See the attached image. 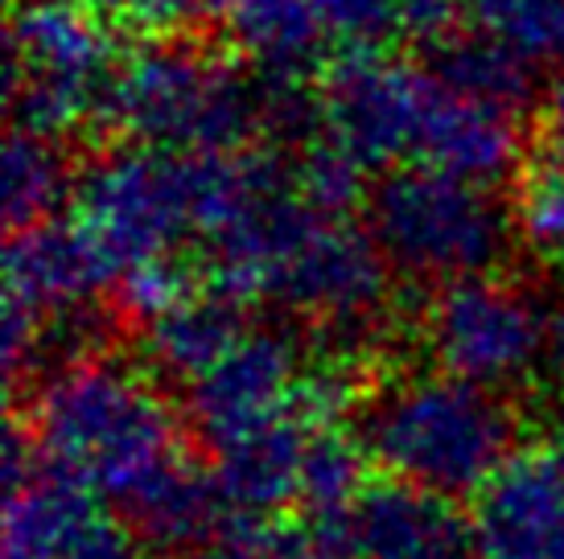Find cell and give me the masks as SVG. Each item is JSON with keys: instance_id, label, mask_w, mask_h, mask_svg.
I'll return each instance as SVG.
<instances>
[{"instance_id": "23", "label": "cell", "mask_w": 564, "mask_h": 559, "mask_svg": "<svg viewBox=\"0 0 564 559\" xmlns=\"http://www.w3.org/2000/svg\"><path fill=\"white\" fill-rule=\"evenodd\" d=\"M343 547L329 530H284V527H231L194 559H338Z\"/></svg>"}, {"instance_id": "25", "label": "cell", "mask_w": 564, "mask_h": 559, "mask_svg": "<svg viewBox=\"0 0 564 559\" xmlns=\"http://www.w3.org/2000/svg\"><path fill=\"white\" fill-rule=\"evenodd\" d=\"M329 42L346 50H383L395 33V0H322Z\"/></svg>"}, {"instance_id": "24", "label": "cell", "mask_w": 564, "mask_h": 559, "mask_svg": "<svg viewBox=\"0 0 564 559\" xmlns=\"http://www.w3.org/2000/svg\"><path fill=\"white\" fill-rule=\"evenodd\" d=\"M189 296V276L177 260H158V264H141L116 280V300L128 317H137L141 326L158 321L161 313L182 305Z\"/></svg>"}, {"instance_id": "30", "label": "cell", "mask_w": 564, "mask_h": 559, "mask_svg": "<svg viewBox=\"0 0 564 559\" xmlns=\"http://www.w3.org/2000/svg\"><path fill=\"white\" fill-rule=\"evenodd\" d=\"M552 424H556V461L564 465V395H561V404H556V416H552Z\"/></svg>"}, {"instance_id": "14", "label": "cell", "mask_w": 564, "mask_h": 559, "mask_svg": "<svg viewBox=\"0 0 564 559\" xmlns=\"http://www.w3.org/2000/svg\"><path fill=\"white\" fill-rule=\"evenodd\" d=\"M416 165L462 177L470 186L495 189L499 182L523 173V128H519V116L462 99V95H454L433 78Z\"/></svg>"}, {"instance_id": "9", "label": "cell", "mask_w": 564, "mask_h": 559, "mask_svg": "<svg viewBox=\"0 0 564 559\" xmlns=\"http://www.w3.org/2000/svg\"><path fill=\"white\" fill-rule=\"evenodd\" d=\"M433 75L388 50H346L317 78L322 136L362 169H400L421 149Z\"/></svg>"}, {"instance_id": "6", "label": "cell", "mask_w": 564, "mask_h": 559, "mask_svg": "<svg viewBox=\"0 0 564 559\" xmlns=\"http://www.w3.org/2000/svg\"><path fill=\"white\" fill-rule=\"evenodd\" d=\"M4 95L17 132L58 140L99 120L124 50L104 17L70 0H17L9 17Z\"/></svg>"}, {"instance_id": "31", "label": "cell", "mask_w": 564, "mask_h": 559, "mask_svg": "<svg viewBox=\"0 0 564 559\" xmlns=\"http://www.w3.org/2000/svg\"><path fill=\"white\" fill-rule=\"evenodd\" d=\"M189 9H194V17H198V13H219L223 0H189Z\"/></svg>"}, {"instance_id": "5", "label": "cell", "mask_w": 564, "mask_h": 559, "mask_svg": "<svg viewBox=\"0 0 564 559\" xmlns=\"http://www.w3.org/2000/svg\"><path fill=\"white\" fill-rule=\"evenodd\" d=\"M367 231L392 272L408 280L486 276L511 248V210L495 189L470 186L429 165H400L367 194Z\"/></svg>"}, {"instance_id": "15", "label": "cell", "mask_w": 564, "mask_h": 559, "mask_svg": "<svg viewBox=\"0 0 564 559\" xmlns=\"http://www.w3.org/2000/svg\"><path fill=\"white\" fill-rule=\"evenodd\" d=\"M227 33L268 78H305L329 42L322 0H223Z\"/></svg>"}, {"instance_id": "22", "label": "cell", "mask_w": 564, "mask_h": 559, "mask_svg": "<svg viewBox=\"0 0 564 559\" xmlns=\"http://www.w3.org/2000/svg\"><path fill=\"white\" fill-rule=\"evenodd\" d=\"M293 186L317 215L326 218H346L350 206L367 202V194H371L367 189V169L359 161H350L338 144H329L326 136H317L314 144H305L297 153Z\"/></svg>"}, {"instance_id": "11", "label": "cell", "mask_w": 564, "mask_h": 559, "mask_svg": "<svg viewBox=\"0 0 564 559\" xmlns=\"http://www.w3.org/2000/svg\"><path fill=\"white\" fill-rule=\"evenodd\" d=\"M4 535L0 559H141L124 523L91 494L37 465L30 440L9 436L4 461Z\"/></svg>"}, {"instance_id": "12", "label": "cell", "mask_w": 564, "mask_h": 559, "mask_svg": "<svg viewBox=\"0 0 564 559\" xmlns=\"http://www.w3.org/2000/svg\"><path fill=\"white\" fill-rule=\"evenodd\" d=\"M474 559H564V465L556 457H516L470 514Z\"/></svg>"}, {"instance_id": "18", "label": "cell", "mask_w": 564, "mask_h": 559, "mask_svg": "<svg viewBox=\"0 0 564 559\" xmlns=\"http://www.w3.org/2000/svg\"><path fill=\"white\" fill-rule=\"evenodd\" d=\"M0 202H4V227L9 234L54 222L58 206L75 198V173L66 165L58 140H42L30 132L9 128L4 156H0Z\"/></svg>"}, {"instance_id": "27", "label": "cell", "mask_w": 564, "mask_h": 559, "mask_svg": "<svg viewBox=\"0 0 564 559\" xmlns=\"http://www.w3.org/2000/svg\"><path fill=\"white\" fill-rule=\"evenodd\" d=\"M87 13L104 17V21H116V25H137V30L149 33H173L177 21L194 17L189 0H70Z\"/></svg>"}, {"instance_id": "13", "label": "cell", "mask_w": 564, "mask_h": 559, "mask_svg": "<svg viewBox=\"0 0 564 559\" xmlns=\"http://www.w3.org/2000/svg\"><path fill=\"white\" fill-rule=\"evenodd\" d=\"M329 539L355 559H466L470 523H462L449 497L404 482L362 490Z\"/></svg>"}, {"instance_id": "3", "label": "cell", "mask_w": 564, "mask_h": 559, "mask_svg": "<svg viewBox=\"0 0 564 559\" xmlns=\"http://www.w3.org/2000/svg\"><path fill=\"white\" fill-rule=\"evenodd\" d=\"M99 124L161 153H248L268 136L264 75L182 33H158L120 54Z\"/></svg>"}, {"instance_id": "21", "label": "cell", "mask_w": 564, "mask_h": 559, "mask_svg": "<svg viewBox=\"0 0 564 559\" xmlns=\"http://www.w3.org/2000/svg\"><path fill=\"white\" fill-rule=\"evenodd\" d=\"M511 227L528 243L532 255L564 264V165L561 161H535L523 165L511 202Z\"/></svg>"}, {"instance_id": "17", "label": "cell", "mask_w": 564, "mask_h": 559, "mask_svg": "<svg viewBox=\"0 0 564 559\" xmlns=\"http://www.w3.org/2000/svg\"><path fill=\"white\" fill-rule=\"evenodd\" d=\"M424 70L462 99L523 116L535 99V66L478 30H457L441 46L424 50Z\"/></svg>"}, {"instance_id": "2", "label": "cell", "mask_w": 564, "mask_h": 559, "mask_svg": "<svg viewBox=\"0 0 564 559\" xmlns=\"http://www.w3.org/2000/svg\"><path fill=\"white\" fill-rule=\"evenodd\" d=\"M260 149L236 156H186L124 144L95 156L75 182V227L111 272V284L141 264L173 260L206 239L256 182Z\"/></svg>"}, {"instance_id": "8", "label": "cell", "mask_w": 564, "mask_h": 559, "mask_svg": "<svg viewBox=\"0 0 564 559\" xmlns=\"http://www.w3.org/2000/svg\"><path fill=\"white\" fill-rule=\"evenodd\" d=\"M424 342L437 371L499 395L549 358V309L519 280L486 272L437 288L424 309Z\"/></svg>"}, {"instance_id": "28", "label": "cell", "mask_w": 564, "mask_h": 559, "mask_svg": "<svg viewBox=\"0 0 564 559\" xmlns=\"http://www.w3.org/2000/svg\"><path fill=\"white\" fill-rule=\"evenodd\" d=\"M540 140H544V156L564 165V66L540 95Z\"/></svg>"}, {"instance_id": "1", "label": "cell", "mask_w": 564, "mask_h": 559, "mask_svg": "<svg viewBox=\"0 0 564 559\" xmlns=\"http://www.w3.org/2000/svg\"><path fill=\"white\" fill-rule=\"evenodd\" d=\"M25 440L37 465L108 502L161 551L215 544L231 518L210 469L186 461L165 391L128 358L79 354L50 366L30 399Z\"/></svg>"}, {"instance_id": "19", "label": "cell", "mask_w": 564, "mask_h": 559, "mask_svg": "<svg viewBox=\"0 0 564 559\" xmlns=\"http://www.w3.org/2000/svg\"><path fill=\"white\" fill-rule=\"evenodd\" d=\"M470 25L532 66H564V0H470Z\"/></svg>"}, {"instance_id": "20", "label": "cell", "mask_w": 564, "mask_h": 559, "mask_svg": "<svg viewBox=\"0 0 564 559\" xmlns=\"http://www.w3.org/2000/svg\"><path fill=\"white\" fill-rule=\"evenodd\" d=\"M362 445H355L338 428H317L310 457H305V478H301V502L317 514L322 530L338 527L350 506L362 494Z\"/></svg>"}, {"instance_id": "4", "label": "cell", "mask_w": 564, "mask_h": 559, "mask_svg": "<svg viewBox=\"0 0 564 559\" xmlns=\"http://www.w3.org/2000/svg\"><path fill=\"white\" fill-rule=\"evenodd\" d=\"M362 449L395 482L437 497H478L516 461V416L502 395L454 374H408L362 416Z\"/></svg>"}, {"instance_id": "29", "label": "cell", "mask_w": 564, "mask_h": 559, "mask_svg": "<svg viewBox=\"0 0 564 559\" xmlns=\"http://www.w3.org/2000/svg\"><path fill=\"white\" fill-rule=\"evenodd\" d=\"M549 358L552 366L564 374V293L556 296V305L549 309Z\"/></svg>"}, {"instance_id": "26", "label": "cell", "mask_w": 564, "mask_h": 559, "mask_svg": "<svg viewBox=\"0 0 564 559\" xmlns=\"http://www.w3.org/2000/svg\"><path fill=\"white\" fill-rule=\"evenodd\" d=\"M462 17H470V0H395V33L424 50L454 37Z\"/></svg>"}, {"instance_id": "16", "label": "cell", "mask_w": 564, "mask_h": 559, "mask_svg": "<svg viewBox=\"0 0 564 559\" xmlns=\"http://www.w3.org/2000/svg\"><path fill=\"white\" fill-rule=\"evenodd\" d=\"M243 333H248L243 305H236L231 296L215 293V288H206V293H189L182 305H173L170 313H161L158 321H149L144 326V350H149L158 371L182 379L189 387Z\"/></svg>"}, {"instance_id": "7", "label": "cell", "mask_w": 564, "mask_h": 559, "mask_svg": "<svg viewBox=\"0 0 564 559\" xmlns=\"http://www.w3.org/2000/svg\"><path fill=\"white\" fill-rule=\"evenodd\" d=\"M189 419L210 452L281 432L301 419L329 424L346 399L338 366H310L289 329L248 326L227 354L189 383Z\"/></svg>"}, {"instance_id": "10", "label": "cell", "mask_w": 564, "mask_h": 559, "mask_svg": "<svg viewBox=\"0 0 564 559\" xmlns=\"http://www.w3.org/2000/svg\"><path fill=\"white\" fill-rule=\"evenodd\" d=\"M388 276L392 267L371 231L322 215L281 260L264 300L329 329L334 342L359 346L383 313Z\"/></svg>"}]
</instances>
